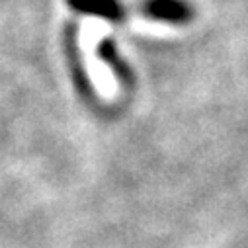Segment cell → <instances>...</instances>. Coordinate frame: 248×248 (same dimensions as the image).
I'll list each match as a JSON object with an SVG mask.
<instances>
[{
	"instance_id": "cell-2",
	"label": "cell",
	"mask_w": 248,
	"mask_h": 248,
	"mask_svg": "<svg viewBox=\"0 0 248 248\" xmlns=\"http://www.w3.org/2000/svg\"><path fill=\"white\" fill-rule=\"evenodd\" d=\"M100 55H102V59L106 61L109 67H113V71H115L117 75H121L123 78H127V77H129L127 67L119 61V57H117V53H115V47H113V43H111L109 39H106V41L100 43Z\"/></svg>"
},
{
	"instance_id": "cell-1",
	"label": "cell",
	"mask_w": 248,
	"mask_h": 248,
	"mask_svg": "<svg viewBox=\"0 0 248 248\" xmlns=\"http://www.w3.org/2000/svg\"><path fill=\"white\" fill-rule=\"evenodd\" d=\"M69 6L86 16H98L109 22H123L133 16L164 24H188L194 20V6L188 0H67Z\"/></svg>"
}]
</instances>
